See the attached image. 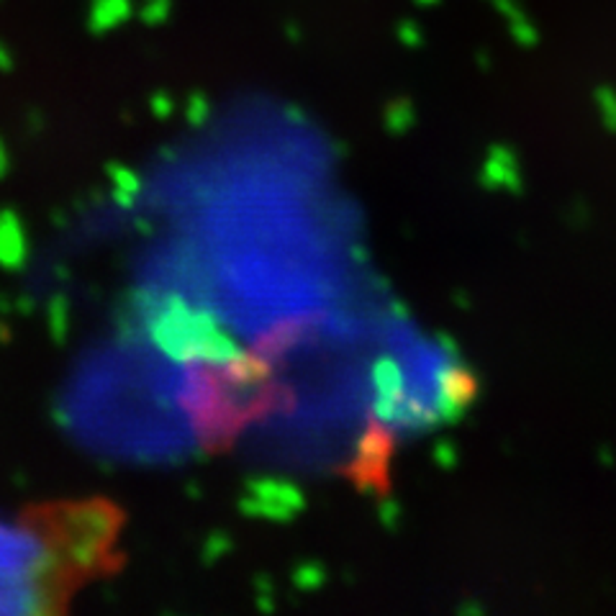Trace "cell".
Segmentation results:
<instances>
[{"instance_id": "obj_2", "label": "cell", "mask_w": 616, "mask_h": 616, "mask_svg": "<svg viewBox=\"0 0 616 616\" xmlns=\"http://www.w3.org/2000/svg\"><path fill=\"white\" fill-rule=\"evenodd\" d=\"M5 165H8V160H5V147L0 144V175L5 173Z\"/></svg>"}, {"instance_id": "obj_1", "label": "cell", "mask_w": 616, "mask_h": 616, "mask_svg": "<svg viewBox=\"0 0 616 616\" xmlns=\"http://www.w3.org/2000/svg\"><path fill=\"white\" fill-rule=\"evenodd\" d=\"M65 563L51 526L0 519V614L54 609L67 578Z\"/></svg>"}]
</instances>
